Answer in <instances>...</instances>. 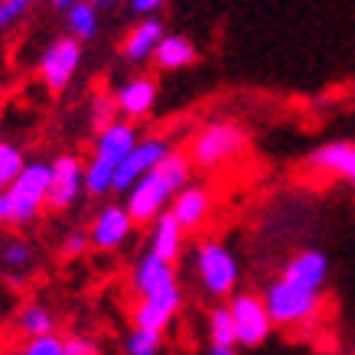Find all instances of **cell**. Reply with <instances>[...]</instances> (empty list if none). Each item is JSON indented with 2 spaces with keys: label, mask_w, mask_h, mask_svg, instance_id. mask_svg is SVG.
Masks as SVG:
<instances>
[{
  "label": "cell",
  "mask_w": 355,
  "mask_h": 355,
  "mask_svg": "<svg viewBox=\"0 0 355 355\" xmlns=\"http://www.w3.org/2000/svg\"><path fill=\"white\" fill-rule=\"evenodd\" d=\"M193 176V163L186 157V150L173 147L147 176H140L137 183L128 189V212L137 225H150L153 218L166 212L173 202V196L180 193Z\"/></svg>",
  "instance_id": "cell-1"
},
{
  "label": "cell",
  "mask_w": 355,
  "mask_h": 355,
  "mask_svg": "<svg viewBox=\"0 0 355 355\" xmlns=\"http://www.w3.org/2000/svg\"><path fill=\"white\" fill-rule=\"evenodd\" d=\"M251 147V137L248 130L238 124V121H209L196 130L189 144H186V157L193 163V170H222L228 163L241 160Z\"/></svg>",
  "instance_id": "cell-2"
},
{
  "label": "cell",
  "mask_w": 355,
  "mask_h": 355,
  "mask_svg": "<svg viewBox=\"0 0 355 355\" xmlns=\"http://www.w3.org/2000/svg\"><path fill=\"white\" fill-rule=\"evenodd\" d=\"M134 144H137V128H134V121L114 118L108 128L98 130L92 157H88V163H85V193L88 196L111 193L114 170L121 166V160L130 153Z\"/></svg>",
  "instance_id": "cell-3"
},
{
  "label": "cell",
  "mask_w": 355,
  "mask_h": 355,
  "mask_svg": "<svg viewBox=\"0 0 355 355\" xmlns=\"http://www.w3.org/2000/svg\"><path fill=\"white\" fill-rule=\"evenodd\" d=\"M49 199V163L33 160L0 193V225H30L40 218Z\"/></svg>",
  "instance_id": "cell-4"
},
{
  "label": "cell",
  "mask_w": 355,
  "mask_h": 355,
  "mask_svg": "<svg viewBox=\"0 0 355 355\" xmlns=\"http://www.w3.org/2000/svg\"><path fill=\"white\" fill-rule=\"evenodd\" d=\"M264 303H268L274 326L280 329H310L326 310L323 291H310V287H300L284 277H277L264 291Z\"/></svg>",
  "instance_id": "cell-5"
},
{
  "label": "cell",
  "mask_w": 355,
  "mask_h": 355,
  "mask_svg": "<svg viewBox=\"0 0 355 355\" xmlns=\"http://www.w3.org/2000/svg\"><path fill=\"white\" fill-rule=\"evenodd\" d=\"M196 277L212 300H228L238 291L241 280V264H238L235 251L218 241V238H205L196 245Z\"/></svg>",
  "instance_id": "cell-6"
},
{
  "label": "cell",
  "mask_w": 355,
  "mask_h": 355,
  "mask_svg": "<svg viewBox=\"0 0 355 355\" xmlns=\"http://www.w3.org/2000/svg\"><path fill=\"white\" fill-rule=\"evenodd\" d=\"M228 313H232V323H235V339L245 349H258L270 339L274 333V320L268 313V303L261 293H232L228 297Z\"/></svg>",
  "instance_id": "cell-7"
},
{
  "label": "cell",
  "mask_w": 355,
  "mask_h": 355,
  "mask_svg": "<svg viewBox=\"0 0 355 355\" xmlns=\"http://www.w3.org/2000/svg\"><path fill=\"white\" fill-rule=\"evenodd\" d=\"M78 65H82V43L76 36H59L40 55V78L53 95H62L72 85Z\"/></svg>",
  "instance_id": "cell-8"
},
{
  "label": "cell",
  "mask_w": 355,
  "mask_h": 355,
  "mask_svg": "<svg viewBox=\"0 0 355 355\" xmlns=\"http://www.w3.org/2000/svg\"><path fill=\"white\" fill-rule=\"evenodd\" d=\"M173 150V144L160 134H150V137H137V144L130 147V153L121 160V166L114 170V183H111V193H128L130 186L137 183L140 176L157 166V163Z\"/></svg>",
  "instance_id": "cell-9"
},
{
  "label": "cell",
  "mask_w": 355,
  "mask_h": 355,
  "mask_svg": "<svg viewBox=\"0 0 355 355\" xmlns=\"http://www.w3.org/2000/svg\"><path fill=\"white\" fill-rule=\"evenodd\" d=\"M85 189V163L76 153H62L49 163V199L46 209L53 212H65L78 202V196Z\"/></svg>",
  "instance_id": "cell-10"
},
{
  "label": "cell",
  "mask_w": 355,
  "mask_h": 355,
  "mask_svg": "<svg viewBox=\"0 0 355 355\" xmlns=\"http://www.w3.org/2000/svg\"><path fill=\"white\" fill-rule=\"evenodd\" d=\"M212 209H216V199H212V189H209V186L186 183L180 193L173 196V202L166 212H170V216L180 222V228L189 235V232H202V228L209 225Z\"/></svg>",
  "instance_id": "cell-11"
},
{
  "label": "cell",
  "mask_w": 355,
  "mask_h": 355,
  "mask_svg": "<svg viewBox=\"0 0 355 355\" xmlns=\"http://www.w3.org/2000/svg\"><path fill=\"white\" fill-rule=\"evenodd\" d=\"M134 225H137V222L130 218L128 205L108 202V205H101L98 216L92 218L88 241H92V248H98V251H118V248L130 238Z\"/></svg>",
  "instance_id": "cell-12"
},
{
  "label": "cell",
  "mask_w": 355,
  "mask_h": 355,
  "mask_svg": "<svg viewBox=\"0 0 355 355\" xmlns=\"http://www.w3.org/2000/svg\"><path fill=\"white\" fill-rule=\"evenodd\" d=\"M306 170L320 173L326 180H343V183L355 186V144L352 140L320 144V147L306 157Z\"/></svg>",
  "instance_id": "cell-13"
},
{
  "label": "cell",
  "mask_w": 355,
  "mask_h": 355,
  "mask_svg": "<svg viewBox=\"0 0 355 355\" xmlns=\"http://www.w3.org/2000/svg\"><path fill=\"white\" fill-rule=\"evenodd\" d=\"M130 287H134L137 297H153V293L173 291V287H180L176 264H173V261L157 258L153 251H144V254L134 261V270H130Z\"/></svg>",
  "instance_id": "cell-14"
},
{
  "label": "cell",
  "mask_w": 355,
  "mask_h": 355,
  "mask_svg": "<svg viewBox=\"0 0 355 355\" xmlns=\"http://www.w3.org/2000/svg\"><path fill=\"white\" fill-rule=\"evenodd\" d=\"M180 306H183V291H180V287L153 293V297H137V306H134V326L163 336L166 329H170L173 320H176Z\"/></svg>",
  "instance_id": "cell-15"
},
{
  "label": "cell",
  "mask_w": 355,
  "mask_h": 355,
  "mask_svg": "<svg viewBox=\"0 0 355 355\" xmlns=\"http://www.w3.org/2000/svg\"><path fill=\"white\" fill-rule=\"evenodd\" d=\"M157 78L153 76H134L114 92V108L124 121H144L157 105Z\"/></svg>",
  "instance_id": "cell-16"
},
{
  "label": "cell",
  "mask_w": 355,
  "mask_h": 355,
  "mask_svg": "<svg viewBox=\"0 0 355 355\" xmlns=\"http://www.w3.org/2000/svg\"><path fill=\"white\" fill-rule=\"evenodd\" d=\"M284 280H293L300 287H310V291H326V280H329V261H326L323 251L316 248H306V251H297L284 270H280Z\"/></svg>",
  "instance_id": "cell-17"
},
{
  "label": "cell",
  "mask_w": 355,
  "mask_h": 355,
  "mask_svg": "<svg viewBox=\"0 0 355 355\" xmlns=\"http://www.w3.org/2000/svg\"><path fill=\"white\" fill-rule=\"evenodd\" d=\"M163 33H166V26H163L160 17H140L137 26L124 36V43H121V55H124L130 65L147 62V59L153 55V49H157V43L163 40Z\"/></svg>",
  "instance_id": "cell-18"
},
{
  "label": "cell",
  "mask_w": 355,
  "mask_h": 355,
  "mask_svg": "<svg viewBox=\"0 0 355 355\" xmlns=\"http://www.w3.org/2000/svg\"><path fill=\"white\" fill-rule=\"evenodd\" d=\"M199 59L193 40H186L183 33H163V40L153 49L150 62L160 69V72H180V69H189V65Z\"/></svg>",
  "instance_id": "cell-19"
},
{
  "label": "cell",
  "mask_w": 355,
  "mask_h": 355,
  "mask_svg": "<svg viewBox=\"0 0 355 355\" xmlns=\"http://www.w3.org/2000/svg\"><path fill=\"white\" fill-rule=\"evenodd\" d=\"M150 245H147V251H153L157 258L163 261H180V254H183V245H186V232L180 228V222L170 216V212H160V216L150 222Z\"/></svg>",
  "instance_id": "cell-20"
},
{
  "label": "cell",
  "mask_w": 355,
  "mask_h": 355,
  "mask_svg": "<svg viewBox=\"0 0 355 355\" xmlns=\"http://www.w3.org/2000/svg\"><path fill=\"white\" fill-rule=\"evenodd\" d=\"M17 333L23 339H33V336H46V333H55V316L46 303H23L20 313H17Z\"/></svg>",
  "instance_id": "cell-21"
},
{
  "label": "cell",
  "mask_w": 355,
  "mask_h": 355,
  "mask_svg": "<svg viewBox=\"0 0 355 355\" xmlns=\"http://www.w3.org/2000/svg\"><path fill=\"white\" fill-rule=\"evenodd\" d=\"M98 7L92 0H78L65 10V26H69V36H76L78 43H88L98 36Z\"/></svg>",
  "instance_id": "cell-22"
},
{
  "label": "cell",
  "mask_w": 355,
  "mask_h": 355,
  "mask_svg": "<svg viewBox=\"0 0 355 355\" xmlns=\"http://www.w3.org/2000/svg\"><path fill=\"white\" fill-rule=\"evenodd\" d=\"M205 329H209V345H238V339H235V323H232L228 303H225V306H212V310H209Z\"/></svg>",
  "instance_id": "cell-23"
},
{
  "label": "cell",
  "mask_w": 355,
  "mask_h": 355,
  "mask_svg": "<svg viewBox=\"0 0 355 355\" xmlns=\"http://www.w3.org/2000/svg\"><path fill=\"white\" fill-rule=\"evenodd\" d=\"M23 166H26V160H23L20 147L13 140H0V193L20 176Z\"/></svg>",
  "instance_id": "cell-24"
},
{
  "label": "cell",
  "mask_w": 355,
  "mask_h": 355,
  "mask_svg": "<svg viewBox=\"0 0 355 355\" xmlns=\"http://www.w3.org/2000/svg\"><path fill=\"white\" fill-rule=\"evenodd\" d=\"M33 264V248L23 241V238H13L3 245V254H0V268L13 270V274H23V270Z\"/></svg>",
  "instance_id": "cell-25"
},
{
  "label": "cell",
  "mask_w": 355,
  "mask_h": 355,
  "mask_svg": "<svg viewBox=\"0 0 355 355\" xmlns=\"http://www.w3.org/2000/svg\"><path fill=\"white\" fill-rule=\"evenodd\" d=\"M160 345H163V336L160 333H150V329H130L128 339H124V352L128 355H160Z\"/></svg>",
  "instance_id": "cell-26"
},
{
  "label": "cell",
  "mask_w": 355,
  "mask_h": 355,
  "mask_svg": "<svg viewBox=\"0 0 355 355\" xmlns=\"http://www.w3.org/2000/svg\"><path fill=\"white\" fill-rule=\"evenodd\" d=\"M13 355H65V339L55 333L33 336V339H26Z\"/></svg>",
  "instance_id": "cell-27"
},
{
  "label": "cell",
  "mask_w": 355,
  "mask_h": 355,
  "mask_svg": "<svg viewBox=\"0 0 355 355\" xmlns=\"http://www.w3.org/2000/svg\"><path fill=\"white\" fill-rule=\"evenodd\" d=\"M36 3H40V0H0V33H7L10 26H17Z\"/></svg>",
  "instance_id": "cell-28"
},
{
  "label": "cell",
  "mask_w": 355,
  "mask_h": 355,
  "mask_svg": "<svg viewBox=\"0 0 355 355\" xmlns=\"http://www.w3.org/2000/svg\"><path fill=\"white\" fill-rule=\"evenodd\" d=\"M114 118H118V108H114V95H95V101H92V124H95V130L108 128Z\"/></svg>",
  "instance_id": "cell-29"
},
{
  "label": "cell",
  "mask_w": 355,
  "mask_h": 355,
  "mask_svg": "<svg viewBox=\"0 0 355 355\" xmlns=\"http://www.w3.org/2000/svg\"><path fill=\"white\" fill-rule=\"evenodd\" d=\"M88 248H92V241H88L85 232H72V235L62 238V248H59V254H62V258H78V254H85Z\"/></svg>",
  "instance_id": "cell-30"
},
{
  "label": "cell",
  "mask_w": 355,
  "mask_h": 355,
  "mask_svg": "<svg viewBox=\"0 0 355 355\" xmlns=\"http://www.w3.org/2000/svg\"><path fill=\"white\" fill-rule=\"evenodd\" d=\"M65 355H101L95 339H88V336H65Z\"/></svg>",
  "instance_id": "cell-31"
},
{
  "label": "cell",
  "mask_w": 355,
  "mask_h": 355,
  "mask_svg": "<svg viewBox=\"0 0 355 355\" xmlns=\"http://www.w3.org/2000/svg\"><path fill=\"white\" fill-rule=\"evenodd\" d=\"M166 3H170V0H128V7L137 13V17H157Z\"/></svg>",
  "instance_id": "cell-32"
},
{
  "label": "cell",
  "mask_w": 355,
  "mask_h": 355,
  "mask_svg": "<svg viewBox=\"0 0 355 355\" xmlns=\"http://www.w3.org/2000/svg\"><path fill=\"white\" fill-rule=\"evenodd\" d=\"M209 355H238V345H209Z\"/></svg>",
  "instance_id": "cell-33"
},
{
  "label": "cell",
  "mask_w": 355,
  "mask_h": 355,
  "mask_svg": "<svg viewBox=\"0 0 355 355\" xmlns=\"http://www.w3.org/2000/svg\"><path fill=\"white\" fill-rule=\"evenodd\" d=\"M49 3H53V7H55V10H69V7H72V3H78V0H49Z\"/></svg>",
  "instance_id": "cell-34"
}]
</instances>
